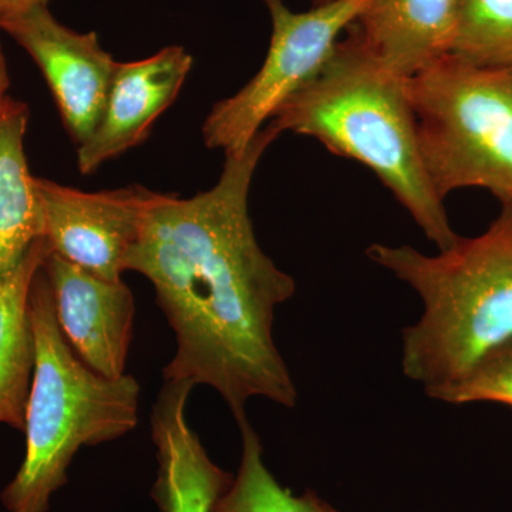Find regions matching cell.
Listing matches in <instances>:
<instances>
[{
    "mask_svg": "<svg viewBox=\"0 0 512 512\" xmlns=\"http://www.w3.org/2000/svg\"><path fill=\"white\" fill-rule=\"evenodd\" d=\"M279 134L268 123L242 156H225L211 190L188 200L157 194L126 264L153 284L174 330L164 380L212 387L237 423L254 397L298 403L274 339L276 308L296 284L259 247L248 208L256 167Z\"/></svg>",
    "mask_w": 512,
    "mask_h": 512,
    "instance_id": "6da1fadb",
    "label": "cell"
},
{
    "mask_svg": "<svg viewBox=\"0 0 512 512\" xmlns=\"http://www.w3.org/2000/svg\"><path fill=\"white\" fill-rule=\"evenodd\" d=\"M407 80L346 32L318 76L268 123L279 133L315 138L330 153L365 165L443 251L458 235L421 156Z\"/></svg>",
    "mask_w": 512,
    "mask_h": 512,
    "instance_id": "7a4b0ae2",
    "label": "cell"
},
{
    "mask_svg": "<svg viewBox=\"0 0 512 512\" xmlns=\"http://www.w3.org/2000/svg\"><path fill=\"white\" fill-rule=\"evenodd\" d=\"M366 254L423 301V316L403 332V372L430 397L512 338V204L483 234L437 255L383 244Z\"/></svg>",
    "mask_w": 512,
    "mask_h": 512,
    "instance_id": "3957f363",
    "label": "cell"
},
{
    "mask_svg": "<svg viewBox=\"0 0 512 512\" xmlns=\"http://www.w3.org/2000/svg\"><path fill=\"white\" fill-rule=\"evenodd\" d=\"M29 315L35 372L26 407L25 460L2 493L9 512H47L50 497L67 483L77 451L126 436L136 429L140 409V384L133 376H101L70 348L43 266L30 286Z\"/></svg>",
    "mask_w": 512,
    "mask_h": 512,
    "instance_id": "277c9868",
    "label": "cell"
},
{
    "mask_svg": "<svg viewBox=\"0 0 512 512\" xmlns=\"http://www.w3.org/2000/svg\"><path fill=\"white\" fill-rule=\"evenodd\" d=\"M421 156L443 200L483 188L512 204V67L446 55L407 80Z\"/></svg>",
    "mask_w": 512,
    "mask_h": 512,
    "instance_id": "5b68a950",
    "label": "cell"
},
{
    "mask_svg": "<svg viewBox=\"0 0 512 512\" xmlns=\"http://www.w3.org/2000/svg\"><path fill=\"white\" fill-rule=\"evenodd\" d=\"M262 2L272 23L265 62L239 92L212 107L202 126L205 146L225 156H242L276 110L318 76L370 0H333L308 12H293L285 0Z\"/></svg>",
    "mask_w": 512,
    "mask_h": 512,
    "instance_id": "8992f818",
    "label": "cell"
},
{
    "mask_svg": "<svg viewBox=\"0 0 512 512\" xmlns=\"http://www.w3.org/2000/svg\"><path fill=\"white\" fill-rule=\"evenodd\" d=\"M36 188L52 251L104 281H123L157 192L141 185L83 192L43 178Z\"/></svg>",
    "mask_w": 512,
    "mask_h": 512,
    "instance_id": "52a82bcc",
    "label": "cell"
},
{
    "mask_svg": "<svg viewBox=\"0 0 512 512\" xmlns=\"http://www.w3.org/2000/svg\"><path fill=\"white\" fill-rule=\"evenodd\" d=\"M0 30L35 60L70 137L82 146L99 127L119 62L96 33L66 28L47 5L0 15Z\"/></svg>",
    "mask_w": 512,
    "mask_h": 512,
    "instance_id": "ba28073f",
    "label": "cell"
},
{
    "mask_svg": "<svg viewBox=\"0 0 512 512\" xmlns=\"http://www.w3.org/2000/svg\"><path fill=\"white\" fill-rule=\"evenodd\" d=\"M57 322L80 360L109 379L126 375L136 302L123 281L109 282L50 252L43 264Z\"/></svg>",
    "mask_w": 512,
    "mask_h": 512,
    "instance_id": "9c48e42d",
    "label": "cell"
},
{
    "mask_svg": "<svg viewBox=\"0 0 512 512\" xmlns=\"http://www.w3.org/2000/svg\"><path fill=\"white\" fill-rule=\"evenodd\" d=\"M192 63L181 46L119 63L99 127L77 150L80 173L93 174L106 161L143 143L154 121L177 99Z\"/></svg>",
    "mask_w": 512,
    "mask_h": 512,
    "instance_id": "30bf717a",
    "label": "cell"
},
{
    "mask_svg": "<svg viewBox=\"0 0 512 512\" xmlns=\"http://www.w3.org/2000/svg\"><path fill=\"white\" fill-rule=\"evenodd\" d=\"M194 387L188 380H164L151 413L158 464L153 497L161 512H212L232 481L188 424Z\"/></svg>",
    "mask_w": 512,
    "mask_h": 512,
    "instance_id": "8fae6325",
    "label": "cell"
},
{
    "mask_svg": "<svg viewBox=\"0 0 512 512\" xmlns=\"http://www.w3.org/2000/svg\"><path fill=\"white\" fill-rule=\"evenodd\" d=\"M458 0H370L346 32L410 79L450 52Z\"/></svg>",
    "mask_w": 512,
    "mask_h": 512,
    "instance_id": "7c38bea8",
    "label": "cell"
},
{
    "mask_svg": "<svg viewBox=\"0 0 512 512\" xmlns=\"http://www.w3.org/2000/svg\"><path fill=\"white\" fill-rule=\"evenodd\" d=\"M50 252L47 239H37L18 266L0 274V423L16 430L25 431L35 372L30 286Z\"/></svg>",
    "mask_w": 512,
    "mask_h": 512,
    "instance_id": "4fadbf2b",
    "label": "cell"
},
{
    "mask_svg": "<svg viewBox=\"0 0 512 512\" xmlns=\"http://www.w3.org/2000/svg\"><path fill=\"white\" fill-rule=\"evenodd\" d=\"M29 116L23 101L8 96L0 103V274L45 238L42 202L25 154Z\"/></svg>",
    "mask_w": 512,
    "mask_h": 512,
    "instance_id": "5bb4252c",
    "label": "cell"
},
{
    "mask_svg": "<svg viewBox=\"0 0 512 512\" xmlns=\"http://www.w3.org/2000/svg\"><path fill=\"white\" fill-rule=\"evenodd\" d=\"M242 457L237 477L212 512H339L312 491L293 495L276 481L264 461V447L248 419L239 421Z\"/></svg>",
    "mask_w": 512,
    "mask_h": 512,
    "instance_id": "9a60e30c",
    "label": "cell"
},
{
    "mask_svg": "<svg viewBox=\"0 0 512 512\" xmlns=\"http://www.w3.org/2000/svg\"><path fill=\"white\" fill-rule=\"evenodd\" d=\"M448 55L484 67H512V0H458Z\"/></svg>",
    "mask_w": 512,
    "mask_h": 512,
    "instance_id": "2e32d148",
    "label": "cell"
},
{
    "mask_svg": "<svg viewBox=\"0 0 512 512\" xmlns=\"http://www.w3.org/2000/svg\"><path fill=\"white\" fill-rule=\"evenodd\" d=\"M431 397L451 404L493 402L512 407V338Z\"/></svg>",
    "mask_w": 512,
    "mask_h": 512,
    "instance_id": "e0dca14e",
    "label": "cell"
},
{
    "mask_svg": "<svg viewBox=\"0 0 512 512\" xmlns=\"http://www.w3.org/2000/svg\"><path fill=\"white\" fill-rule=\"evenodd\" d=\"M39 5H49V0H0V15L22 12Z\"/></svg>",
    "mask_w": 512,
    "mask_h": 512,
    "instance_id": "ac0fdd59",
    "label": "cell"
},
{
    "mask_svg": "<svg viewBox=\"0 0 512 512\" xmlns=\"http://www.w3.org/2000/svg\"><path fill=\"white\" fill-rule=\"evenodd\" d=\"M9 86L8 64H6L5 55H3L2 46H0V103L8 97Z\"/></svg>",
    "mask_w": 512,
    "mask_h": 512,
    "instance_id": "d6986e66",
    "label": "cell"
},
{
    "mask_svg": "<svg viewBox=\"0 0 512 512\" xmlns=\"http://www.w3.org/2000/svg\"><path fill=\"white\" fill-rule=\"evenodd\" d=\"M330 2H333V0H312L313 6H322Z\"/></svg>",
    "mask_w": 512,
    "mask_h": 512,
    "instance_id": "ffe728a7",
    "label": "cell"
}]
</instances>
